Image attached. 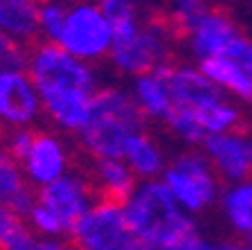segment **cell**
<instances>
[{
  "label": "cell",
  "instance_id": "obj_1",
  "mask_svg": "<svg viewBox=\"0 0 252 250\" xmlns=\"http://www.w3.org/2000/svg\"><path fill=\"white\" fill-rule=\"evenodd\" d=\"M32 81L47 113L61 126L81 131L93 110V72L74 54L54 43H41L30 59Z\"/></svg>",
  "mask_w": 252,
  "mask_h": 250
},
{
  "label": "cell",
  "instance_id": "obj_2",
  "mask_svg": "<svg viewBox=\"0 0 252 250\" xmlns=\"http://www.w3.org/2000/svg\"><path fill=\"white\" fill-rule=\"evenodd\" d=\"M124 214L142 248H210V244L200 239L196 223L180 212L171 189L162 182H149L137 189L124 205Z\"/></svg>",
  "mask_w": 252,
  "mask_h": 250
},
{
  "label": "cell",
  "instance_id": "obj_3",
  "mask_svg": "<svg viewBox=\"0 0 252 250\" xmlns=\"http://www.w3.org/2000/svg\"><path fill=\"white\" fill-rule=\"evenodd\" d=\"M140 102L120 90H99L93 97V110L81 129L84 144L94 158H124L126 138L144 129Z\"/></svg>",
  "mask_w": 252,
  "mask_h": 250
},
{
  "label": "cell",
  "instance_id": "obj_4",
  "mask_svg": "<svg viewBox=\"0 0 252 250\" xmlns=\"http://www.w3.org/2000/svg\"><path fill=\"white\" fill-rule=\"evenodd\" d=\"M68 248L90 250H137L142 248L137 237L126 223L122 205L97 203L81 216L68 237Z\"/></svg>",
  "mask_w": 252,
  "mask_h": 250
},
{
  "label": "cell",
  "instance_id": "obj_5",
  "mask_svg": "<svg viewBox=\"0 0 252 250\" xmlns=\"http://www.w3.org/2000/svg\"><path fill=\"white\" fill-rule=\"evenodd\" d=\"M59 43L79 59H99L113 43V27L99 7H77L65 18Z\"/></svg>",
  "mask_w": 252,
  "mask_h": 250
},
{
  "label": "cell",
  "instance_id": "obj_6",
  "mask_svg": "<svg viewBox=\"0 0 252 250\" xmlns=\"http://www.w3.org/2000/svg\"><path fill=\"white\" fill-rule=\"evenodd\" d=\"M110 52L117 68L128 74H147L164 63V34L158 27L149 25L137 30L133 36L110 43Z\"/></svg>",
  "mask_w": 252,
  "mask_h": 250
},
{
  "label": "cell",
  "instance_id": "obj_7",
  "mask_svg": "<svg viewBox=\"0 0 252 250\" xmlns=\"http://www.w3.org/2000/svg\"><path fill=\"white\" fill-rule=\"evenodd\" d=\"M90 196H94V194L88 182L79 180V178H63V176H59L52 182H47L45 187L38 192L41 205H45L63 223L65 237H70L74 225L88 212Z\"/></svg>",
  "mask_w": 252,
  "mask_h": 250
},
{
  "label": "cell",
  "instance_id": "obj_8",
  "mask_svg": "<svg viewBox=\"0 0 252 250\" xmlns=\"http://www.w3.org/2000/svg\"><path fill=\"white\" fill-rule=\"evenodd\" d=\"M34 81L16 68H0V120L25 124L38 113Z\"/></svg>",
  "mask_w": 252,
  "mask_h": 250
},
{
  "label": "cell",
  "instance_id": "obj_9",
  "mask_svg": "<svg viewBox=\"0 0 252 250\" xmlns=\"http://www.w3.org/2000/svg\"><path fill=\"white\" fill-rule=\"evenodd\" d=\"M239 36H241L239 27L225 11L210 9L191 32V47L198 59L216 57V54H225L227 47Z\"/></svg>",
  "mask_w": 252,
  "mask_h": 250
},
{
  "label": "cell",
  "instance_id": "obj_10",
  "mask_svg": "<svg viewBox=\"0 0 252 250\" xmlns=\"http://www.w3.org/2000/svg\"><path fill=\"white\" fill-rule=\"evenodd\" d=\"M205 151L227 180H246L252 172V160L248 151V142H243L239 136L227 133H210L205 138Z\"/></svg>",
  "mask_w": 252,
  "mask_h": 250
},
{
  "label": "cell",
  "instance_id": "obj_11",
  "mask_svg": "<svg viewBox=\"0 0 252 250\" xmlns=\"http://www.w3.org/2000/svg\"><path fill=\"white\" fill-rule=\"evenodd\" d=\"M45 0H0V27L23 38L32 52L41 45V9Z\"/></svg>",
  "mask_w": 252,
  "mask_h": 250
},
{
  "label": "cell",
  "instance_id": "obj_12",
  "mask_svg": "<svg viewBox=\"0 0 252 250\" xmlns=\"http://www.w3.org/2000/svg\"><path fill=\"white\" fill-rule=\"evenodd\" d=\"M38 194L25 182L18 172V160L0 144V205L14 210L16 214H32V208L36 205Z\"/></svg>",
  "mask_w": 252,
  "mask_h": 250
},
{
  "label": "cell",
  "instance_id": "obj_13",
  "mask_svg": "<svg viewBox=\"0 0 252 250\" xmlns=\"http://www.w3.org/2000/svg\"><path fill=\"white\" fill-rule=\"evenodd\" d=\"M97 203L122 205L135 194V176L120 158H97ZM94 203V205H97Z\"/></svg>",
  "mask_w": 252,
  "mask_h": 250
},
{
  "label": "cell",
  "instance_id": "obj_14",
  "mask_svg": "<svg viewBox=\"0 0 252 250\" xmlns=\"http://www.w3.org/2000/svg\"><path fill=\"white\" fill-rule=\"evenodd\" d=\"M63 167H65V156H63L59 140L38 131L36 142L27 156V172H30L32 180L38 185H47L61 176Z\"/></svg>",
  "mask_w": 252,
  "mask_h": 250
},
{
  "label": "cell",
  "instance_id": "obj_15",
  "mask_svg": "<svg viewBox=\"0 0 252 250\" xmlns=\"http://www.w3.org/2000/svg\"><path fill=\"white\" fill-rule=\"evenodd\" d=\"M200 61H203L200 70L214 83H219L220 88H227L236 97L252 102V79L234 59L225 57V54H216V57H207Z\"/></svg>",
  "mask_w": 252,
  "mask_h": 250
},
{
  "label": "cell",
  "instance_id": "obj_16",
  "mask_svg": "<svg viewBox=\"0 0 252 250\" xmlns=\"http://www.w3.org/2000/svg\"><path fill=\"white\" fill-rule=\"evenodd\" d=\"M124 158H128V162L140 176H156L158 172H162V156L158 153L156 144L149 140V136L140 131L126 138Z\"/></svg>",
  "mask_w": 252,
  "mask_h": 250
},
{
  "label": "cell",
  "instance_id": "obj_17",
  "mask_svg": "<svg viewBox=\"0 0 252 250\" xmlns=\"http://www.w3.org/2000/svg\"><path fill=\"white\" fill-rule=\"evenodd\" d=\"M0 248L9 250H32L38 248V241H34V235L27 230L21 214L14 210L0 205Z\"/></svg>",
  "mask_w": 252,
  "mask_h": 250
},
{
  "label": "cell",
  "instance_id": "obj_18",
  "mask_svg": "<svg viewBox=\"0 0 252 250\" xmlns=\"http://www.w3.org/2000/svg\"><path fill=\"white\" fill-rule=\"evenodd\" d=\"M137 102L149 115H167L171 106V95H169L167 83L158 79L156 74H140L137 79Z\"/></svg>",
  "mask_w": 252,
  "mask_h": 250
},
{
  "label": "cell",
  "instance_id": "obj_19",
  "mask_svg": "<svg viewBox=\"0 0 252 250\" xmlns=\"http://www.w3.org/2000/svg\"><path fill=\"white\" fill-rule=\"evenodd\" d=\"M99 9L113 27V41L128 38L137 32L135 7L131 0H99Z\"/></svg>",
  "mask_w": 252,
  "mask_h": 250
},
{
  "label": "cell",
  "instance_id": "obj_20",
  "mask_svg": "<svg viewBox=\"0 0 252 250\" xmlns=\"http://www.w3.org/2000/svg\"><path fill=\"white\" fill-rule=\"evenodd\" d=\"M194 115L198 117L200 126L210 133H223L227 129H234L239 124V110L234 106L225 104V99H219V102H210V104H203L198 108H191Z\"/></svg>",
  "mask_w": 252,
  "mask_h": 250
},
{
  "label": "cell",
  "instance_id": "obj_21",
  "mask_svg": "<svg viewBox=\"0 0 252 250\" xmlns=\"http://www.w3.org/2000/svg\"><path fill=\"white\" fill-rule=\"evenodd\" d=\"M164 185L171 189L173 198H176L183 208L191 210V212H198V210H203L205 205H207V201H205V196L200 194L198 185L185 172L176 169V167L167 169V174H164Z\"/></svg>",
  "mask_w": 252,
  "mask_h": 250
},
{
  "label": "cell",
  "instance_id": "obj_22",
  "mask_svg": "<svg viewBox=\"0 0 252 250\" xmlns=\"http://www.w3.org/2000/svg\"><path fill=\"white\" fill-rule=\"evenodd\" d=\"M225 210L232 225L239 232L252 230V180H246L243 185L234 187L225 196Z\"/></svg>",
  "mask_w": 252,
  "mask_h": 250
},
{
  "label": "cell",
  "instance_id": "obj_23",
  "mask_svg": "<svg viewBox=\"0 0 252 250\" xmlns=\"http://www.w3.org/2000/svg\"><path fill=\"white\" fill-rule=\"evenodd\" d=\"M176 169H180V172H185L191 180L198 185L200 194L205 196V201H207V205L214 201L216 196V180H214V174L210 172V167H207V162H205V158L196 156V153H189V156H183L176 160Z\"/></svg>",
  "mask_w": 252,
  "mask_h": 250
},
{
  "label": "cell",
  "instance_id": "obj_24",
  "mask_svg": "<svg viewBox=\"0 0 252 250\" xmlns=\"http://www.w3.org/2000/svg\"><path fill=\"white\" fill-rule=\"evenodd\" d=\"M164 117H167V122L173 126V131H176L180 138H185L187 142L205 140V129L200 126L198 117H196L194 110L189 108V106L171 102V106H169V110H167Z\"/></svg>",
  "mask_w": 252,
  "mask_h": 250
},
{
  "label": "cell",
  "instance_id": "obj_25",
  "mask_svg": "<svg viewBox=\"0 0 252 250\" xmlns=\"http://www.w3.org/2000/svg\"><path fill=\"white\" fill-rule=\"evenodd\" d=\"M32 50L25 43H16L0 30V68H25L30 66Z\"/></svg>",
  "mask_w": 252,
  "mask_h": 250
},
{
  "label": "cell",
  "instance_id": "obj_26",
  "mask_svg": "<svg viewBox=\"0 0 252 250\" xmlns=\"http://www.w3.org/2000/svg\"><path fill=\"white\" fill-rule=\"evenodd\" d=\"M65 18H68V14H65V9L59 5H47L41 9V25L52 41H59V38H61Z\"/></svg>",
  "mask_w": 252,
  "mask_h": 250
},
{
  "label": "cell",
  "instance_id": "obj_27",
  "mask_svg": "<svg viewBox=\"0 0 252 250\" xmlns=\"http://www.w3.org/2000/svg\"><path fill=\"white\" fill-rule=\"evenodd\" d=\"M36 136L38 131L34 129H25V131H16L14 136L9 138V144L5 146L7 151L11 153V158L14 160H27V156H30L32 146H34V142H36Z\"/></svg>",
  "mask_w": 252,
  "mask_h": 250
},
{
  "label": "cell",
  "instance_id": "obj_28",
  "mask_svg": "<svg viewBox=\"0 0 252 250\" xmlns=\"http://www.w3.org/2000/svg\"><path fill=\"white\" fill-rule=\"evenodd\" d=\"M30 216H32V221H34V225H36L41 232H45V235H65L63 223L45 208V205H41V203L34 205Z\"/></svg>",
  "mask_w": 252,
  "mask_h": 250
},
{
  "label": "cell",
  "instance_id": "obj_29",
  "mask_svg": "<svg viewBox=\"0 0 252 250\" xmlns=\"http://www.w3.org/2000/svg\"><path fill=\"white\" fill-rule=\"evenodd\" d=\"M248 151H250V160H252V138L248 140Z\"/></svg>",
  "mask_w": 252,
  "mask_h": 250
},
{
  "label": "cell",
  "instance_id": "obj_30",
  "mask_svg": "<svg viewBox=\"0 0 252 250\" xmlns=\"http://www.w3.org/2000/svg\"><path fill=\"white\" fill-rule=\"evenodd\" d=\"M248 246H250V248H252V230H250V232H248Z\"/></svg>",
  "mask_w": 252,
  "mask_h": 250
}]
</instances>
